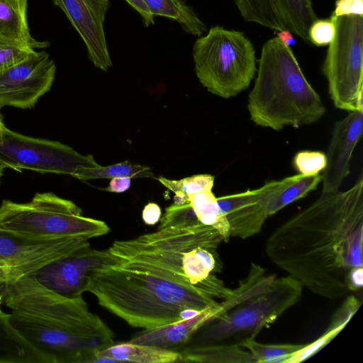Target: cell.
<instances>
[{
  "label": "cell",
  "instance_id": "39",
  "mask_svg": "<svg viewBox=\"0 0 363 363\" xmlns=\"http://www.w3.org/2000/svg\"><path fill=\"white\" fill-rule=\"evenodd\" d=\"M1 108L0 107V145L1 144V143L3 141L4 133L7 128L5 126L4 121H3V116L1 113Z\"/></svg>",
  "mask_w": 363,
  "mask_h": 363
},
{
  "label": "cell",
  "instance_id": "37",
  "mask_svg": "<svg viewBox=\"0 0 363 363\" xmlns=\"http://www.w3.org/2000/svg\"><path fill=\"white\" fill-rule=\"evenodd\" d=\"M131 184V178L121 177L112 178L108 186L104 189L105 191L113 193H122L127 191Z\"/></svg>",
  "mask_w": 363,
  "mask_h": 363
},
{
  "label": "cell",
  "instance_id": "4",
  "mask_svg": "<svg viewBox=\"0 0 363 363\" xmlns=\"http://www.w3.org/2000/svg\"><path fill=\"white\" fill-rule=\"evenodd\" d=\"M247 110L257 125L276 131L318 122L326 108L306 78L290 46L277 36L267 40L257 62Z\"/></svg>",
  "mask_w": 363,
  "mask_h": 363
},
{
  "label": "cell",
  "instance_id": "33",
  "mask_svg": "<svg viewBox=\"0 0 363 363\" xmlns=\"http://www.w3.org/2000/svg\"><path fill=\"white\" fill-rule=\"evenodd\" d=\"M332 15L336 17L350 15L363 16V0H336Z\"/></svg>",
  "mask_w": 363,
  "mask_h": 363
},
{
  "label": "cell",
  "instance_id": "11",
  "mask_svg": "<svg viewBox=\"0 0 363 363\" xmlns=\"http://www.w3.org/2000/svg\"><path fill=\"white\" fill-rule=\"evenodd\" d=\"M90 245L80 238L40 239L0 230V281L29 275L44 264Z\"/></svg>",
  "mask_w": 363,
  "mask_h": 363
},
{
  "label": "cell",
  "instance_id": "23",
  "mask_svg": "<svg viewBox=\"0 0 363 363\" xmlns=\"http://www.w3.org/2000/svg\"><path fill=\"white\" fill-rule=\"evenodd\" d=\"M155 16L177 21L189 34L200 37L207 31L206 24L186 0H143Z\"/></svg>",
  "mask_w": 363,
  "mask_h": 363
},
{
  "label": "cell",
  "instance_id": "6",
  "mask_svg": "<svg viewBox=\"0 0 363 363\" xmlns=\"http://www.w3.org/2000/svg\"><path fill=\"white\" fill-rule=\"evenodd\" d=\"M192 55L196 77L211 94L223 99L247 89L257 70L252 41L240 30L212 26L195 41Z\"/></svg>",
  "mask_w": 363,
  "mask_h": 363
},
{
  "label": "cell",
  "instance_id": "15",
  "mask_svg": "<svg viewBox=\"0 0 363 363\" xmlns=\"http://www.w3.org/2000/svg\"><path fill=\"white\" fill-rule=\"evenodd\" d=\"M362 132L363 111H350L335 123L321 174L323 192L339 190L350 174L352 154Z\"/></svg>",
  "mask_w": 363,
  "mask_h": 363
},
{
  "label": "cell",
  "instance_id": "36",
  "mask_svg": "<svg viewBox=\"0 0 363 363\" xmlns=\"http://www.w3.org/2000/svg\"><path fill=\"white\" fill-rule=\"evenodd\" d=\"M347 283L350 291H356L362 288L363 266L353 267L349 271Z\"/></svg>",
  "mask_w": 363,
  "mask_h": 363
},
{
  "label": "cell",
  "instance_id": "29",
  "mask_svg": "<svg viewBox=\"0 0 363 363\" xmlns=\"http://www.w3.org/2000/svg\"><path fill=\"white\" fill-rule=\"evenodd\" d=\"M35 49L0 36V74L26 60Z\"/></svg>",
  "mask_w": 363,
  "mask_h": 363
},
{
  "label": "cell",
  "instance_id": "2",
  "mask_svg": "<svg viewBox=\"0 0 363 363\" xmlns=\"http://www.w3.org/2000/svg\"><path fill=\"white\" fill-rule=\"evenodd\" d=\"M0 293L13 327L52 363H92L114 344L112 330L82 296H61L30 275L0 281Z\"/></svg>",
  "mask_w": 363,
  "mask_h": 363
},
{
  "label": "cell",
  "instance_id": "20",
  "mask_svg": "<svg viewBox=\"0 0 363 363\" xmlns=\"http://www.w3.org/2000/svg\"><path fill=\"white\" fill-rule=\"evenodd\" d=\"M9 316L0 314V363H52L20 335Z\"/></svg>",
  "mask_w": 363,
  "mask_h": 363
},
{
  "label": "cell",
  "instance_id": "24",
  "mask_svg": "<svg viewBox=\"0 0 363 363\" xmlns=\"http://www.w3.org/2000/svg\"><path fill=\"white\" fill-rule=\"evenodd\" d=\"M361 303L354 296H348L334 314L327 330L318 340L306 345L293 354L286 363H299L313 356L330 342L344 328L354 313Z\"/></svg>",
  "mask_w": 363,
  "mask_h": 363
},
{
  "label": "cell",
  "instance_id": "27",
  "mask_svg": "<svg viewBox=\"0 0 363 363\" xmlns=\"http://www.w3.org/2000/svg\"><path fill=\"white\" fill-rule=\"evenodd\" d=\"M255 339L247 337L237 343L251 353L256 363H286L293 354L306 345V344H263L255 341Z\"/></svg>",
  "mask_w": 363,
  "mask_h": 363
},
{
  "label": "cell",
  "instance_id": "26",
  "mask_svg": "<svg viewBox=\"0 0 363 363\" xmlns=\"http://www.w3.org/2000/svg\"><path fill=\"white\" fill-rule=\"evenodd\" d=\"M127 177L131 179L155 178L150 167L123 161L108 166L82 168L74 177L80 180L112 179Z\"/></svg>",
  "mask_w": 363,
  "mask_h": 363
},
{
  "label": "cell",
  "instance_id": "8",
  "mask_svg": "<svg viewBox=\"0 0 363 363\" xmlns=\"http://www.w3.org/2000/svg\"><path fill=\"white\" fill-rule=\"evenodd\" d=\"M302 285L290 276L275 278L268 288L225 311L200 333L196 345L219 343L232 337L255 338L301 297ZM237 343V342H236Z\"/></svg>",
  "mask_w": 363,
  "mask_h": 363
},
{
  "label": "cell",
  "instance_id": "31",
  "mask_svg": "<svg viewBox=\"0 0 363 363\" xmlns=\"http://www.w3.org/2000/svg\"><path fill=\"white\" fill-rule=\"evenodd\" d=\"M326 164V155L320 151H300L293 159L295 169L298 174L306 176L320 174L325 169Z\"/></svg>",
  "mask_w": 363,
  "mask_h": 363
},
{
  "label": "cell",
  "instance_id": "32",
  "mask_svg": "<svg viewBox=\"0 0 363 363\" xmlns=\"http://www.w3.org/2000/svg\"><path fill=\"white\" fill-rule=\"evenodd\" d=\"M337 18L331 14L328 18L314 21L308 31L309 43L318 47L330 45L335 36Z\"/></svg>",
  "mask_w": 363,
  "mask_h": 363
},
{
  "label": "cell",
  "instance_id": "3",
  "mask_svg": "<svg viewBox=\"0 0 363 363\" xmlns=\"http://www.w3.org/2000/svg\"><path fill=\"white\" fill-rule=\"evenodd\" d=\"M85 292L130 325L144 330L192 318L219 304L214 299L218 293L208 286L183 284L125 259L92 272Z\"/></svg>",
  "mask_w": 363,
  "mask_h": 363
},
{
  "label": "cell",
  "instance_id": "41",
  "mask_svg": "<svg viewBox=\"0 0 363 363\" xmlns=\"http://www.w3.org/2000/svg\"><path fill=\"white\" fill-rule=\"evenodd\" d=\"M3 303V296H2V294L0 293V314L4 313V311L1 309V303Z\"/></svg>",
  "mask_w": 363,
  "mask_h": 363
},
{
  "label": "cell",
  "instance_id": "10",
  "mask_svg": "<svg viewBox=\"0 0 363 363\" xmlns=\"http://www.w3.org/2000/svg\"><path fill=\"white\" fill-rule=\"evenodd\" d=\"M0 162L5 168L74 177L82 168L99 164L91 155H83L58 141L36 138L6 128L0 145Z\"/></svg>",
  "mask_w": 363,
  "mask_h": 363
},
{
  "label": "cell",
  "instance_id": "18",
  "mask_svg": "<svg viewBox=\"0 0 363 363\" xmlns=\"http://www.w3.org/2000/svg\"><path fill=\"white\" fill-rule=\"evenodd\" d=\"M320 183V174L311 176L297 174L281 180L266 182L259 189L268 216H272L293 202L305 197Z\"/></svg>",
  "mask_w": 363,
  "mask_h": 363
},
{
  "label": "cell",
  "instance_id": "35",
  "mask_svg": "<svg viewBox=\"0 0 363 363\" xmlns=\"http://www.w3.org/2000/svg\"><path fill=\"white\" fill-rule=\"evenodd\" d=\"M162 211L160 207L155 203H148L145 206L142 212V218L147 225L156 224L161 218Z\"/></svg>",
  "mask_w": 363,
  "mask_h": 363
},
{
  "label": "cell",
  "instance_id": "16",
  "mask_svg": "<svg viewBox=\"0 0 363 363\" xmlns=\"http://www.w3.org/2000/svg\"><path fill=\"white\" fill-rule=\"evenodd\" d=\"M217 201L228 221L230 237L247 239L259 233L269 217L259 188L220 196Z\"/></svg>",
  "mask_w": 363,
  "mask_h": 363
},
{
  "label": "cell",
  "instance_id": "13",
  "mask_svg": "<svg viewBox=\"0 0 363 363\" xmlns=\"http://www.w3.org/2000/svg\"><path fill=\"white\" fill-rule=\"evenodd\" d=\"M56 65L45 51H36L0 74V107H34L51 88Z\"/></svg>",
  "mask_w": 363,
  "mask_h": 363
},
{
  "label": "cell",
  "instance_id": "25",
  "mask_svg": "<svg viewBox=\"0 0 363 363\" xmlns=\"http://www.w3.org/2000/svg\"><path fill=\"white\" fill-rule=\"evenodd\" d=\"M189 201L200 223L213 227L224 242L230 238L228 221L220 211L217 198L212 191H203L189 196Z\"/></svg>",
  "mask_w": 363,
  "mask_h": 363
},
{
  "label": "cell",
  "instance_id": "30",
  "mask_svg": "<svg viewBox=\"0 0 363 363\" xmlns=\"http://www.w3.org/2000/svg\"><path fill=\"white\" fill-rule=\"evenodd\" d=\"M199 223L189 203L182 205L173 203L165 208L157 229L188 227Z\"/></svg>",
  "mask_w": 363,
  "mask_h": 363
},
{
  "label": "cell",
  "instance_id": "28",
  "mask_svg": "<svg viewBox=\"0 0 363 363\" xmlns=\"http://www.w3.org/2000/svg\"><path fill=\"white\" fill-rule=\"evenodd\" d=\"M157 179L174 193L179 191L189 196L203 191L212 190L215 178L208 174H200L179 180L169 179L163 177Z\"/></svg>",
  "mask_w": 363,
  "mask_h": 363
},
{
  "label": "cell",
  "instance_id": "21",
  "mask_svg": "<svg viewBox=\"0 0 363 363\" xmlns=\"http://www.w3.org/2000/svg\"><path fill=\"white\" fill-rule=\"evenodd\" d=\"M180 357V352L177 350L133 343L129 341L113 344L106 348L98 351L95 354V359L106 357L114 360L116 362H128L137 363L177 362H179Z\"/></svg>",
  "mask_w": 363,
  "mask_h": 363
},
{
  "label": "cell",
  "instance_id": "19",
  "mask_svg": "<svg viewBox=\"0 0 363 363\" xmlns=\"http://www.w3.org/2000/svg\"><path fill=\"white\" fill-rule=\"evenodd\" d=\"M28 0H0V36L26 44L34 49L49 46L32 36L28 19Z\"/></svg>",
  "mask_w": 363,
  "mask_h": 363
},
{
  "label": "cell",
  "instance_id": "1",
  "mask_svg": "<svg viewBox=\"0 0 363 363\" xmlns=\"http://www.w3.org/2000/svg\"><path fill=\"white\" fill-rule=\"evenodd\" d=\"M363 178L346 191L321 192L277 227L265 252L277 267L315 295L338 299L349 293L347 274L362 267Z\"/></svg>",
  "mask_w": 363,
  "mask_h": 363
},
{
  "label": "cell",
  "instance_id": "12",
  "mask_svg": "<svg viewBox=\"0 0 363 363\" xmlns=\"http://www.w3.org/2000/svg\"><path fill=\"white\" fill-rule=\"evenodd\" d=\"M124 261L108 249L96 250L89 245L44 264L29 275L56 294L75 298L85 292L92 272L118 265Z\"/></svg>",
  "mask_w": 363,
  "mask_h": 363
},
{
  "label": "cell",
  "instance_id": "34",
  "mask_svg": "<svg viewBox=\"0 0 363 363\" xmlns=\"http://www.w3.org/2000/svg\"><path fill=\"white\" fill-rule=\"evenodd\" d=\"M141 16L143 25L148 28L155 25V16L147 8L143 0H125Z\"/></svg>",
  "mask_w": 363,
  "mask_h": 363
},
{
  "label": "cell",
  "instance_id": "7",
  "mask_svg": "<svg viewBox=\"0 0 363 363\" xmlns=\"http://www.w3.org/2000/svg\"><path fill=\"white\" fill-rule=\"evenodd\" d=\"M0 230L40 239L89 240L107 234L110 228L104 221L82 216V210L72 201L43 192L26 203L3 200Z\"/></svg>",
  "mask_w": 363,
  "mask_h": 363
},
{
  "label": "cell",
  "instance_id": "5",
  "mask_svg": "<svg viewBox=\"0 0 363 363\" xmlns=\"http://www.w3.org/2000/svg\"><path fill=\"white\" fill-rule=\"evenodd\" d=\"M220 233L201 223L167 228L130 240H116L108 250L127 261L136 262L154 273L191 286H206L223 296L225 288L212 272L218 270L216 249Z\"/></svg>",
  "mask_w": 363,
  "mask_h": 363
},
{
  "label": "cell",
  "instance_id": "9",
  "mask_svg": "<svg viewBox=\"0 0 363 363\" xmlns=\"http://www.w3.org/2000/svg\"><path fill=\"white\" fill-rule=\"evenodd\" d=\"M334 106L363 111V16H340L322 66Z\"/></svg>",
  "mask_w": 363,
  "mask_h": 363
},
{
  "label": "cell",
  "instance_id": "38",
  "mask_svg": "<svg viewBox=\"0 0 363 363\" xmlns=\"http://www.w3.org/2000/svg\"><path fill=\"white\" fill-rule=\"evenodd\" d=\"M277 37L284 44L288 46L294 45L295 43V40L293 37L292 33H291L289 30L284 29L279 31H276Z\"/></svg>",
  "mask_w": 363,
  "mask_h": 363
},
{
  "label": "cell",
  "instance_id": "40",
  "mask_svg": "<svg viewBox=\"0 0 363 363\" xmlns=\"http://www.w3.org/2000/svg\"><path fill=\"white\" fill-rule=\"evenodd\" d=\"M4 169H5L4 166L0 162V182H1V177L4 174Z\"/></svg>",
  "mask_w": 363,
  "mask_h": 363
},
{
  "label": "cell",
  "instance_id": "14",
  "mask_svg": "<svg viewBox=\"0 0 363 363\" xmlns=\"http://www.w3.org/2000/svg\"><path fill=\"white\" fill-rule=\"evenodd\" d=\"M66 16L86 48L88 57L103 71L112 66L104 22L109 0H51Z\"/></svg>",
  "mask_w": 363,
  "mask_h": 363
},
{
  "label": "cell",
  "instance_id": "22",
  "mask_svg": "<svg viewBox=\"0 0 363 363\" xmlns=\"http://www.w3.org/2000/svg\"><path fill=\"white\" fill-rule=\"evenodd\" d=\"M179 352L182 362L256 363L251 353L236 342L196 345Z\"/></svg>",
  "mask_w": 363,
  "mask_h": 363
},
{
  "label": "cell",
  "instance_id": "17",
  "mask_svg": "<svg viewBox=\"0 0 363 363\" xmlns=\"http://www.w3.org/2000/svg\"><path fill=\"white\" fill-rule=\"evenodd\" d=\"M225 312L223 304L219 303L217 306L203 310L192 318L152 330H144L129 342L176 350L186 344L200 328L208 325Z\"/></svg>",
  "mask_w": 363,
  "mask_h": 363
}]
</instances>
